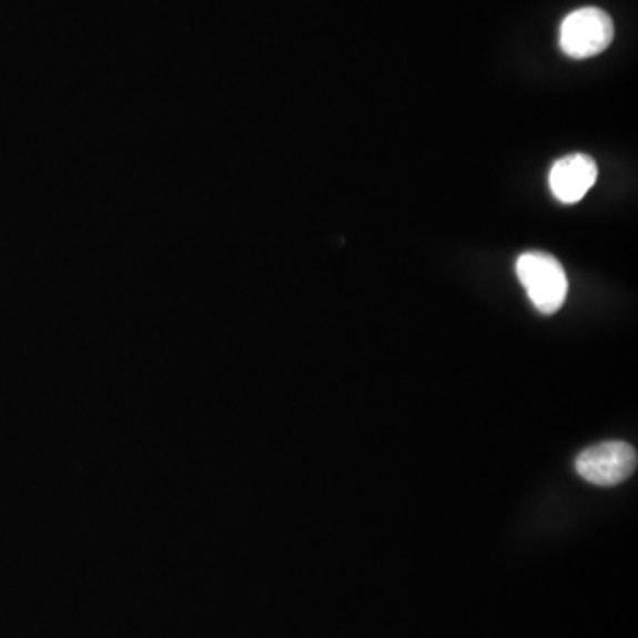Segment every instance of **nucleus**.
Instances as JSON below:
<instances>
[{
    "mask_svg": "<svg viewBox=\"0 0 638 638\" xmlns=\"http://www.w3.org/2000/svg\"><path fill=\"white\" fill-rule=\"evenodd\" d=\"M516 275L539 313L554 314L563 307L568 296V277L554 255L525 252L516 261Z\"/></svg>",
    "mask_w": 638,
    "mask_h": 638,
    "instance_id": "nucleus-1",
    "label": "nucleus"
},
{
    "mask_svg": "<svg viewBox=\"0 0 638 638\" xmlns=\"http://www.w3.org/2000/svg\"><path fill=\"white\" fill-rule=\"evenodd\" d=\"M612 40V18L608 17L604 9H577L560 23L559 44L568 58H595L605 52Z\"/></svg>",
    "mask_w": 638,
    "mask_h": 638,
    "instance_id": "nucleus-2",
    "label": "nucleus"
},
{
    "mask_svg": "<svg viewBox=\"0 0 638 638\" xmlns=\"http://www.w3.org/2000/svg\"><path fill=\"white\" fill-rule=\"evenodd\" d=\"M637 450L626 442H604L578 456L577 472L590 485L616 486L634 476Z\"/></svg>",
    "mask_w": 638,
    "mask_h": 638,
    "instance_id": "nucleus-3",
    "label": "nucleus"
},
{
    "mask_svg": "<svg viewBox=\"0 0 638 638\" xmlns=\"http://www.w3.org/2000/svg\"><path fill=\"white\" fill-rule=\"evenodd\" d=\"M598 168L587 154H568L550 171V189L560 203L575 204L595 186Z\"/></svg>",
    "mask_w": 638,
    "mask_h": 638,
    "instance_id": "nucleus-4",
    "label": "nucleus"
}]
</instances>
